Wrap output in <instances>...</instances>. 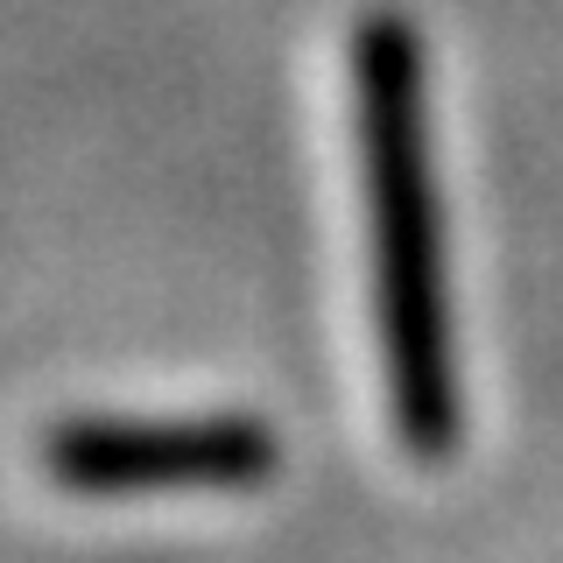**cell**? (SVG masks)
<instances>
[{
  "label": "cell",
  "instance_id": "obj_1",
  "mask_svg": "<svg viewBox=\"0 0 563 563\" xmlns=\"http://www.w3.org/2000/svg\"><path fill=\"white\" fill-rule=\"evenodd\" d=\"M360 78V155L366 219H374V296L395 422L422 465L457 451V352L444 310V246H437L430 134H422V43L401 14H374L352 49Z\"/></svg>",
  "mask_w": 563,
  "mask_h": 563
},
{
  "label": "cell",
  "instance_id": "obj_2",
  "mask_svg": "<svg viewBox=\"0 0 563 563\" xmlns=\"http://www.w3.org/2000/svg\"><path fill=\"white\" fill-rule=\"evenodd\" d=\"M275 437L254 416L128 422L85 416L49 430L43 465L70 493H163V486H261L275 472Z\"/></svg>",
  "mask_w": 563,
  "mask_h": 563
}]
</instances>
